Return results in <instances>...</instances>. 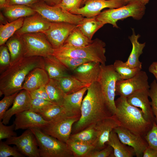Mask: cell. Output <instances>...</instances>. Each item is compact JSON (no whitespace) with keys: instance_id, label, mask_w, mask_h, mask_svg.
Segmentation results:
<instances>
[{"instance_id":"9a60e30c","label":"cell","mask_w":157,"mask_h":157,"mask_svg":"<svg viewBox=\"0 0 157 157\" xmlns=\"http://www.w3.org/2000/svg\"><path fill=\"white\" fill-rule=\"evenodd\" d=\"M113 130L122 143L133 149L137 157H142L143 152L149 146L144 137L135 134L121 126L116 127Z\"/></svg>"},{"instance_id":"d4e9b609","label":"cell","mask_w":157,"mask_h":157,"mask_svg":"<svg viewBox=\"0 0 157 157\" xmlns=\"http://www.w3.org/2000/svg\"><path fill=\"white\" fill-rule=\"evenodd\" d=\"M132 34L129 37L132 44V49L127 60L125 62L131 68H142V63L139 60V58L143 53L145 43H140L138 40L140 35L139 34L136 35L134 29H132Z\"/></svg>"},{"instance_id":"6da1fadb","label":"cell","mask_w":157,"mask_h":157,"mask_svg":"<svg viewBox=\"0 0 157 157\" xmlns=\"http://www.w3.org/2000/svg\"><path fill=\"white\" fill-rule=\"evenodd\" d=\"M87 92L83 99L81 117L73 124L72 134L80 132L99 121L113 115L109 108L98 82L88 87Z\"/></svg>"},{"instance_id":"5b68a950","label":"cell","mask_w":157,"mask_h":157,"mask_svg":"<svg viewBox=\"0 0 157 157\" xmlns=\"http://www.w3.org/2000/svg\"><path fill=\"white\" fill-rule=\"evenodd\" d=\"M145 9V5L140 1L131 0L121 7L104 10L96 17L105 24H109L113 27L118 28L117 22L118 20L130 17L135 20H140L144 14Z\"/></svg>"},{"instance_id":"7bdbcfd3","label":"cell","mask_w":157,"mask_h":157,"mask_svg":"<svg viewBox=\"0 0 157 157\" xmlns=\"http://www.w3.org/2000/svg\"><path fill=\"white\" fill-rule=\"evenodd\" d=\"M144 137L149 147L157 150V125L155 121Z\"/></svg>"},{"instance_id":"f5cc1de1","label":"cell","mask_w":157,"mask_h":157,"mask_svg":"<svg viewBox=\"0 0 157 157\" xmlns=\"http://www.w3.org/2000/svg\"><path fill=\"white\" fill-rule=\"evenodd\" d=\"M47 5L50 6H57L61 2L62 0H42Z\"/></svg>"},{"instance_id":"4fadbf2b","label":"cell","mask_w":157,"mask_h":157,"mask_svg":"<svg viewBox=\"0 0 157 157\" xmlns=\"http://www.w3.org/2000/svg\"><path fill=\"white\" fill-rule=\"evenodd\" d=\"M126 4L124 0H87L83 6L71 13L85 17H95L99 15L104 8H117Z\"/></svg>"},{"instance_id":"db71d44e","label":"cell","mask_w":157,"mask_h":157,"mask_svg":"<svg viewBox=\"0 0 157 157\" xmlns=\"http://www.w3.org/2000/svg\"><path fill=\"white\" fill-rule=\"evenodd\" d=\"M7 0H0V8L2 9L6 6Z\"/></svg>"},{"instance_id":"277c9868","label":"cell","mask_w":157,"mask_h":157,"mask_svg":"<svg viewBox=\"0 0 157 157\" xmlns=\"http://www.w3.org/2000/svg\"><path fill=\"white\" fill-rule=\"evenodd\" d=\"M105 43L96 38L85 46L74 47L64 44L59 48L54 49L53 54L56 57H70L86 59L105 64L106 61Z\"/></svg>"},{"instance_id":"e575fe53","label":"cell","mask_w":157,"mask_h":157,"mask_svg":"<svg viewBox=\"0 0 157 157\" xmlns=\"http://www.w3.org/2000/svg\"><path fill=\"white\" fill-rule=\"evenodd\" d=\"M35 112L40 115L45 120L48 122L52 121L68 114L63 106L53 104Z\"/></svg>"},{"instance_id":"30bf717a","label":"cell","mask_w":157,"mask_h":157,"mask_svg":"<svg viewBox=\"0 0 157 157\" xmlns=\"http://www.w3.org/2000/svg\"><path fill=\"white\" fill-rule=\"evenodd\" d=\"M81 116L66 114L49 122L47 126L41 130L45 133L66 143L72 134L73 124L79 120Z\"/></svg>"},{"instance_id":"f35d334b","label":"cell","mask_w":157,"mask_h":157,"mask_svg":"<svg viewBox=\"0 0 157 157\" xmlns=\"http://www.w3.org/2000/svg\"><path fill=\"white\" fill-rule=\"evenodd\" d=\"M24 157L25 156L16 146L12 147L1 140L0 142V157Z\"/></svg>"},{"instance_id":"cb8c5ba5","label":"cell","mask_w":157,"mask_h":157,"mask_svg":"<svg viewBox=\"0 0 157 157\" xmlns=\"http://www.w3.org/2000/svg\"><path fill=\"white\" fill-rule=\"evenodd\" d=\"M88 88L86 87L74 93L66 94L63 106L68 114L81 115L83 97Z\"/></svg>"},{"instance_id":"52a82bcc","label":"cell","mask_w":157,"mask_h":157,"mask_svg":"<svg viewBox=\"0 0 157 157\" xmlns=\"http://www.w3.org/2000/svg\"><path fill=\"white\" fill-rule=\"evenodd\" d=\"M101 67L98 82L108 106L114 115L116 110L115 100L116 83L117 81L121 80L113 65L101 64Z\"/></svg>"},{"instance_id":"ba28073f","label":"cell","mask_w":157,"mask_h":157,"mask_svg":"<svg viewBox=\"0 0 157 157\" xmlns=\"http://www.w3.org/2000/svg\"><path fill=\"white\" fill-rule=\"evenodd\" d=\"M45 19L51 22H65L76 25L83 19L81 15L65 11L58 6H50L41 1L31 7Z\"/></svg>"},{"instance_id":"681fc988","label":"cell","mask_w":157,"mask_h":157,"mask_svg":"<svg viewBox=\"0 0 157 157\" xmlns=\"http://www.w3.org/2000/svg\"><path fill=\"white\" fill-rule=\"evenodd\" d=\"M41 1L42 0H7L5 7L18 5L31 7L35 3Z\"/></svg>"},{"instance_id":"5bb4252c","label":"cell","mask_w":157,"mask_h":157,"mask_svg":"<svg viewBox=\"0 0 157 157\" xmlns=\"http://www.w3.org/2000/svg\"><path fill=\"white\" fill-rule=\"evenodd\" d=\"M76 25L65 22H51L49 28L44 33L54 49L64 44Z\"/></svg>"},{"instance_id":"836d02e7","label":"cell","mask_w":157,"mask_h":157,"mask_svg":"<svg viewBox=\"0 0 157 157\" xmlns=\"http://www.w3.org/2000/svg\"><path fill=\"white\" fill-rule=\"evenodd\" d=\"M93 40L86 36L76 27L70 33L64 44L72 47H81L91 43Z\"/></svg>"},{"instance_id":"4316f807","label":"cell","mask_w":157,"mask_h":157,"mask_svg":"<svg viewBox=\"0 0 157 157\" xmlns=\"http://www.w3.org/2000/svg\"><path fill=\"white\" fill-rule=\"evenodd\" d=\"M6 44L10 55V65L25 57L24 46L20 36L15 34L7 41Z\"/></svg>"},{"instance_id":"d6a6232c","label":"cell","mask_w":157,"mask_h":157,"mask_svg":"<svg viewBox=\"0 0 157 157\" xmlns=\"http://www.w3.org/2000/svg\"><path fill=\"white\" fill-rule=\"evenodd\" d=\"M95 124H92L78 133L71 134L69 139L93 145L94 146L97 136Z\"/></svg>"},{"instance_id":"816d5d0a","label":"cell","mask_w":157,"mask_h":157,"mask_svg":"<svg viewBox=\"0 0 157 157\" xmlns=\"http://www.w3.org/2000/svg\"><path fill=\"white\" fill-rule=\"evenodd\" d=\"M148 70L154 76L157 83V61L153 62L149 66Z\"/></svg>"},{"instance_id":"f1b7e54d","label":"cell","mask_w":157,"mask_h":157,"mask_svg":"<svg viewBox=\"0 0 157 157\" xmlns=\"http://www.w3.org/2000/svg\"><path fill=\"white\" fill-rule=\"evenodd\" d=\"M105 24L95 16L84 18L76 27L86 36L92 40L95 33Z\"/></svg>"},{"instance_id":"3957f363","label":"cell","mask_w":157,"mask_h":157,"mask_svg":"<svg viewBox=\"0 0 157 157\" xmlns=\"http://www.w3.org/2000/svg\"><path fill=\"white\" fill-rule=\"evenodd\" d=\"M115 103L116 110L114 115L120 126L144 137L151 128L153 124L145 119L141 110L129 104L126 98L124 97L119 96Z\"/></svg>"},{"instance_id":"11a10c76","label":"cell","mask_w":157,"mask_h":157,"mask_svg":"<svg viewBox=\"0 0 157 157\" xmlns=\"http://www.w3.org/2000/svg\"><path fill=\"white\" fill-rule=\"evenodd\" d=\"M124 1L126 3H127L129 1L131 0H124ZM140 1L143 4L145 5L147 4L149 1V0H138Z\"/></svg>"},{"instance_id":"bcb514c9","label":"cell","mask_w":157,"mask_h":157,"mask_svg":"<svg viewBox=\"0 0 157 157\" xmlns=\"http://www.w3.org/2000/svg\"><path fill=\"white\" fill-rule=\"evenodd\" d=\"M113 149L109 145L101 150H93L88 153L85 157H113Z\"/></svg>"},{"instance_id":"603a6c76","label":"cell","mask_w":157,"mask_h":157,"mask_svg":"<svg viewBox=\"0 0 157 157\" xmlns=\"http://www.w3.org/2000/svg\"><path fill=\"white\" fill-rule=\"evenodd\" d=\"M43 58L44 68L50 79H57L72 75L53 55H50Z\"/></svg>"},{"instance_id":"4dcf8cb0","label":"cell","mask_w":157,"mask_h":157,"mask_svg":"<svg viewBox=\"0 0 157 157\" xmlns=\"http://www.w3.org/2000/svg\"><path fill=\"white\" fill-rule=\"evenodd\" d=\"M57 79L60 88L66 94L76 92L91 84L83 83L72 75Z\"/></svg>"},{"instance_id":"f546056e","label":"cell","mask_w":157,"mask_h":157,"mask_svg":"<svg viewBox=\"0 0 157 157\" xmlns=\"http://www.w3.org/2000/svg\"><path fill=\"white\" fill-rule=\"evenodd\" d=\"M45 87L50 102L53 104L63 106L66 94L60 88L57 80L50 79Z\"/></svg>"},{"instance_id":"83f0119b","label":"cell","mask_w":157,"mask_h":157,"mask_svg":"<svg viewBox=\"0 0 157 157\" xmlns=\"http://www.w3.org/2000/svg\"><path fill=\"white\" fill-rule=\"evenodd\" d=\"M3 15L10 22L20 18L33 15L37 13L32 8L22 5H13L2 9Z\"/></svg>"},{"instance_id":"7a4b0ae2","label":"cell","mask_w":157,"mask_h":157,"mask_svg":"<svg viewBox=\"0 0 157 157\" xmlns=\"http://www.w3.org/2000/svg\"><path fill=\"white\" fill-rule=\"evenodd\" d=\"M37 67L44 68L43 57H25L9 66L0 74V96L11 95L22 90L26 77Z\"/></svg>"},{"instance_id":"e0dca14e","label":"cell","mask_w":157,"mask_h":157,"mask_svg":"<svg viewBox=\"0 0 157 157\" xmlns=\"http://www.w3.org/2000/svg\"><path fill=\"white\" fill-rule=\"evenodd\" d=\"M120 126L114 115L107 117L97 122L95 125L97 136L94 150H99L106 146L110 134L116 127Z\"/></svg>"},{"instance_id":"7dc6e473","label":"cell","mask_w":157,"mask_h":157,"mask_svg":"<svg viewBox=\"0 0 157 157\" xmlns=\"http://www.w3.org/2000/svg\"><path fill=\"white\" fill-rule=\"evenodd\" d=\"M53 104L50 101L41 99H32L29 109L36 112L43 109Z\"/></svg>"},{"instance_id":"1f68e13d","label":"cell","mask_w":157,"mask_h":157,"mask_svg":"<svg viewBox=\"0 0 157 157\" xmlns=\"http://www.w3.org/2000/svg\"><path fill=\"white\" fill-rule=\"evenodd\" d=\"M24 17L0 25V45L5 44L7 41L22 26Z\"/></svg>"},{"instance_id":"ee69618b","label":"cell","mask_w":157,"mask_h":157,"mask_svg":"<svg viewBox=\"0 0 157 157\" xmlns=\"http://www.w3.org/2000/svg\"><path fill=\"white\" fill-rule=\"evenodd\" d=\"M83 0H62L57 6L64 10L72 13L80 8Z\"/></svg>"},{"instance_id":"7402d4cb","label":"cell","mask_w":157,"mask_h":157,"mask_svg":"<svg viewBox=\"0 0 157 157\" xmlns=\"http://www.w3.org/2000/svg\"><path fill=\"white\" fill-rule=\"evenodd\" d=\"M50 78L44 68L37 67L31 70L26 77L22 85V90L29 92L46 86Z\"/></svg>"},{"instance_id":"8d00e7d4","label":"cell","mask_w":157,"mask_h":157,"mask_svg":"<svg viewBox=\"0 0 157 157\" xmlns=\"http://www.w3.org/2000/svg\"><path fill=\"white\" fill-rule=\"evenodd\" d=\"M66 143L72 152L74 157H85L88 153L94 149V147L93 145L69 139Z\"/></svg>"},{"instance_id":"d6986e66","label":"cell","mask_w":157,"mask_h":157,"mask_svg":"<svg viewBox=\"0 0 157 157\" xmlns=\"http://www.w3.org/2000/svg\"><path fill=\"white\" fill-rule=\"evenodd\" d=\"M101 64L90 61L78 67L72 72V76L81 82L91 84L98 82L100 75Z\"/></svg>"},{"instance_id":"44dd1931","label":"cell","mask_w":157,"mask_h":157,"mask_svg":"<svg viewBox=\"0 0 157 157\" xmlns=\"http://www.w3.org/2000/svg\"><path fill=\"white\" fill-rule=\"evenodd\" d=\"M31 100L29 92L25 90L20 91L16 96L12 107L5 113L2 120L3 123L7 124L13 115L29 109Z\"/></svg>"},{"instance_id":"9f6ffc18","label":"cell","mask_w":157,"mask_h":157,"mask_svg":"<svg viewBox=\"0 0 157 157\" xmlns=\"http://www.w3.org/2000/svg\"><path fill=\"white\" fill-rule=\"evenodd\" d=\"M87 0H83L82 4H84V3L87 1Z\"/></svg>"},{"instance_id":"2e32d148","label":"cell","mask_w":157,"mask_h":157,"mask_svg":"<svg viewBox=\"0 0 157 157\" xmlns=\"http://www.w3.org/2000/svg\"><path fill=\"white\" fill-rule=\"evenodd\" d=\"M15 116L13 122L15 130L33 128L41 129L49 123L40 115L30 109L16 114Z\"/></svg>"},{"instance_id":"484cf974","label":"cell","mask_w":157,"mask_h":157,"mask_svg":"<svg viewBox=\"0 0 157 157\" xmlns=\"http://www.w3.org/2000/svg\"><path fill=\"white\" fill-rule=\"evenodd\" d=\"M106 144L113 148V157H132L135 156L133 149L122 143L113 130L110 133Z\"/></svg>"},{"instance_id":"ab89813d","label":"cell","mask_w":157,"mask_h":157,"mask_svg":"<svg viewBox=\"0 0 157 157\" xmlns=\"http://www.w3.org/2000/svg\"><path fill=\"white\" fill-rule=\"evenodd\" d=\"M149 96L151 99L150 104L155 117V121L157 125V83L155 80H154L150 85Z\"/></svg>"},{"instance_id":"ffe728a7","label":"cell","mask_w":157,"mask_h":157,"mask_svg":"<svg viewBox=\"0 0 157 157\" xmlns=\"http://www.w3.org/2000/svg\"><path fill=\"white\" fill-rule=\"evenodd\" d=\"M51 23L37 13L25 18L22 26L15 34L20 36L27 33H43L49 28Z\"/></svg>"},{"instance_id":"c3c4849f","label":"cell","mask_w":157,"mask_h":157,"mask_svg":"<svg viewBox=\"0 0 157 157\" xmlns=\"http://www.w3.org/2000/svg\"><path fill=\"white\" fill-rule=\"evenodd\" d=\"M29 93L32 99H41L50 101L45 86H42L35 90L29 92Z\"/></svg>"},{"instance_id":"d590c367","label":"cell","mask_w":157,"mask_h":157,"mask_svg":"<svg viewBox=\"0 0 157 157\" xmlns=\"http://www.w3.org/2000/svg\"><path fill=\"white\" fill-rule=\"evenodd\" d=\"M116 71L119 75L121 80H124L130 78L142 70V68H131L125 62L117 60H115L113 65Z\"/></svg>"},{"instance_id":"b9f144b4","label":"cell","mask_w":157,"mask_h":157,"mask_svg":"<svg viewBox=\"0 0 157 157\" xmlns=\"http://www.w3.org/2000/svg\"><path fill=\"white\" fill-rule=\"evenodd\" d=\"M19 92L4 97L0 101V121H1L6 112L13 104L15 99Z\"/></svg>"},{"instance_id":"74e56055","label":"cell","mask_w":157,"mask_h":157,"mask_svg":"<svg viewBox=\"0 0 157 157\" xmlns=\"http://www.w3.org/2000/svg\"><path fill=\"white\" fill-rule=\"evenodd\" d=\"M56 57L67 70L72 72L82 64L90 61L86 59L68 56Z\"/></svg>"},{"instance_id":"ac0fdd59","label":"cell","mask_w":157,"mask_h":157,"mask_svg":"<svg viewBox=\"0 0 157 157\" xmlns=\"http://www.w3.org/2000/svg\"><path fill=\"white\" fill-rule=\"evenodd\" d=\"M149 90L145 89L136 91L127 97L126 100L130 105L140 108L145 119L153 124L155 118L148 99Z\"/></svg>"},{"instance_id":"8fae6325","label":"cell","mask_w":157,"mask_h":157,"mask_svg":"<svg viewBox=\"0 0 157 157\" xmlns=\"http://www.w3.org/2000/svg\"><path fill=\"white\" fill-rule=\"evenodd\" d=\"M5 142L8 145H15L25 156L40 157L37 140L30 129H27L19 136L7 139Z\"/></svg>"},{"instance_id":"f6af8a7d","label":"cell","mask_w":157,"mask_h":157,"mask_svg":"<svg viewBox=\"0 0 157 157\" xmlns=\"http://www.w3.org/2000/svg\"><path fill=\"white\" fill-rule=\"evenodd\" d=\"M14 130H15V125L14 123L10 126H7L2 121H0V140L17 136V134L14 131Z\"/></svg>"},{"instance_id":"7c38bea8","label":"cell","mask_w":157,"mask_h":157,"mask_svg":"<svg viewBox=\"0 0 157 157\" xmlns=\"http://www.w3.org/2000/svg\"><path fill=\"white\" fill-rule=\"evenodd\" d=\"M148 80L146 73L141 70L130 78L117 81L116 85L115 95L126 98L136 91L149 89Z\"/></svg>"},{"instance_id":"f907efd6","label":"cell","mask_w":157,"mask_h":157,"mask_svg":"<svg viewBox=\"0 0 157 157\" xmlns=\"http://www.w3.org/2000/svg\"><path fill=\"white\" fill-rule=\"evenodd\" d=\"M143 157H157V150L148 146L143 153Z\"/></svg>"},{"instance_id":"8992f818","label":"cell","mask_w":157,"mask_h":157,"mask_svg":"<svg viewBox=\"0 0 157 157\" xmlns=\"http://www.w3.org/2000/svg\"><path fill=\"white\" fill-rule=\"evenodd\" d=\"M35 135L41 157H74L66 143L47 135L40 129H30Z\"/></svg>"},{"instance_id":"9c48e42d","label":"cell","mask_w":157,"mask_h":157,"mask_svg":"<svg viewBox=\"0 0 157 157\" xmlns=\"http://www.w3.org/2000/svg\"><path fill=\"white\" fill-rule=\"evenodd\" d=\"M23 42L25 57H45L53 55L54 49L45 34L42 33H27L20 36Z\"/></svg>"},{"instance_id":"60d3db41","label":"cell","mask_w":157,"mask_h":157,"mask_svg":"<svg viewBox=\"0 0 157 157\" xmlns=\"http://www.w3.org/2000/svg\"><path fill=\"white\" fill-rule=\"evenodd\" d=\"M10 56L6 44L0 47V73L4 71L10 65Z\"/></svg>"}]
</instances>
